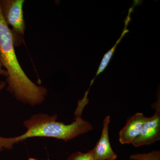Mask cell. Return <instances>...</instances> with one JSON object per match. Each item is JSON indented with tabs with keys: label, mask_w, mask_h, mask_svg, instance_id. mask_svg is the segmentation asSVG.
Wrapping results in <instances>:
<instances>
[{
	"label": "cell",
	"mask_w": 160,
	"mask_h": 160,
	"mask_svg": "<svg viewBox=\"0 0 160 160\" xmlns=\"http://www.w3.org/2000/svg\"><path fill=\"white\" fill-rule=\"evenodd\" d=\"M66 160H95L92 150L86 152H76L69 156Z\"/></svg>",
	"instance_id": "9"
},
{
	"label": "cell",
	"mask_w": 160,
	"mask_h": 160,
	"mask_svg": "<svg viewBox=\"0 0 160 160\" xmlns=\"http://www.w3.org/2000/svg\"><path fill=\"white\" fill-rule=\"evenodd\" d=\"M160 98L154 106L156 112L151 117L147 118L139 135L132 143L135 147L150 145L160 139Z\"/></svg>",
	"instance_id": "4"
},
{
	"label": "cell",
	"mask_w": 160,
	"mask_h": 160,
	"mask_svg": "<svg viewBox=\"0 0 160 160\" xmlns=\"http://www.w3.org/2000/svg\"><path fill=\"white\" fill-rule=\"evenodd\" d=\"M131 160H160V152L152 151L148 153H137L129 157Z\"/></svg>",
	"instance_id": "8"
},
{
	"label": "cell",
	"mask_w": 160,
	"mask_h": 160,
	"mask_svg": "<svg viewBox=\"0 0 160 160\" xmlns=\"http://www.w3.org/2000/svg\"><path fill=\"white\" fill-rule=\"evenodd\" d=\"M82 109L77 108L74 120L68 125L57 121L56 114L49 116L40 113L33 115L23 122L27 128L26 132L14 138L1 137V146L3 149H12L14 144L31 138H52L65 142L74 139L93 129L91 123L82 118Z\"/></svg>",
	"instance_id": "2"
},
{
	"label": "cell",
	"mask_w": 160,
	"mask_h": 160,
	"mask_svg": "<svg viewBox=\"0 0 160 160\" xmlns=\"http://www.w3.org/2000/svg\"><path fill=\"white\" fill-rule=\"evenodd\" d=\"M24 0H0V9L6 25L12 27L10 31L14 47L22 43L26 29L23 6Z\"/></svg>",
	"instance_id": "3"
},
{
	"label": "cell",
	"mask_w": 160,
	"mask_h": 160,
	"mask_svg": "<svg viewBox=\"0 0 160 160\" xmlns=\"http://www.w3.org/2000/svg\"><path fill=\"white\" fill-rule=\"evenodd\" d=\"M0 62L8 72L7 90L18 101L31 106L44 102L47 94L44 86H38L26 75L18 61L9 26L0 9Z\"/></svg>",
	"instance_id": "1"
},
{
	"label": "cell",
	"mask_w": 160,
	"mask_h": 160,
	"mask_svg": "<svg viewBox=\"0 0 160 160\" xmlns=\"http://www.w3.org/2000/svg\"><path fill=\"white\" fill-rule=\"evenodd\" d=\"M110 116H107L103 121L102 134L96 145L92 149L95 160H115L117 154L112 148L109 140V127Z\"/></svg>",
	"instance_id": "5"
},
{
	"label": "cell",
	"mask_w": 160,
	"mask_h": 160,
	"mask_svg": "<svg viewBox=\"0 0 160 160\" xmlns=\"http://www.w3.org/2000/svg\"><path fill=\"white\" fill-rule=\"evenodd\" d=\"M0 75L7 77L8 76V72L5 69H3L2 65L0 62Z\"/></svg>",
	"instance_id": "10"
},
{
	"label": "cell",
	"mask_w": 160,
	"mask_h": 160,
	"mask_svg": "<svg viewBox=\"0 0 160 160\" xmlns=\"http://www.w3.org/2000/svg\"><path fill=\"white\" fill-rule=\"evenodd\" d=\"M2 151V150H1V149H0V152H1Z\"/></svg>",
	"instance_id": "13"
},
{
	"label": "cell",
	"mask_w": 160,
	"mask_h": 160,
	"mask_svg": "<svg viewBox=\"0 0 160 160\" xmlns=\"http://www.w3.org/2000/svg\"><path fill=\"white\" fill-rule=\"evenodd\" d=\"M29 160H35L34 159L30 158V159H29Z\"/></svg>",
	"instance_id": "12"
},
{
	"label": "cell",
	"mask_w": 160,
	"mask_h": 160,
	"mask_svg": "<svg viewBox=\"0 0 160 160\" xmlns=\"http://www.w3.org/2000/svg\"><path fill=\"white\" fill-rule=\"evenodd\" d=\"M6 86H7V84H6V82L0 80V91L4 89Z\"/></svg>",
	"instance_id": "11"
},
{
	"label": "cell",
	"mask_w": 160,
	"mask_h": 160,
	"mask_svg": "<svg viewBox=\"0 0 160 160\" xmlns=\"http://www.w3.org/2000/svg\"><path fill=\"white\" fill-rule=\"evenodd\" d=\"M136 5L134 4L133 6H132L131 8H129V12H128V15H127V17L126 18V19L125 20V26H124V29H123V32H122V34H121V37L118 39V41H117L116 42L115 44L113 47L110 50H109L108 52H106V54H104V57H103L102 60L101 64H100L98 69V71L97 72L95 77L91 81L90 87L92 86V84L94 82L95 80L97 77L98 76L100 73H102L106 69V67L108 66V64H109L112 56H113V53H114L118 45L119 44L121 40L125 36L126 33L129 32V30L127 29V26L129 25V22L131 20V14L132 12H133L135 6H136Z\"/></svg>",
	"instance_id": "7"
},
{
	"label": "cell",
	"mask_w": 160,
	"mask_h": 160,
	"mask_svg": "<svg viewBox=\"0 0 160 160\" xmlns=\"http://www.w3.org/2000/svg\"><path fill=\"white\" fill-rule=\"evenodd\" d=\"M147 117L138 112L127 121L119 133V141L122 145L132 144L139 135Z\"/></svg>",
	"instance_id": "6"
}]
</instances>
